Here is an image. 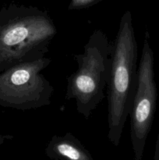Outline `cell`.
I'll use <instances>...</instances> for the list:
<instances>
[{"label":"cell","mask_w":159,"mask_h":160,"mask_svg":"<svg viewBox=\"0 0 159 160\" xmlns=\"http://www.w3.org/2000/svg\"><path fill=\"white\" fill-rule=\"evenodd\" d=\"M57 34L52 19L34 6L11 4L0 9V72L44 58Z\"/></svg>","instance_id":"cell-1"},{"label":"cell","mask_w":159,"mask_h":160,"mask_svg":"<svg viewBox=\"0 0 159 160\" xmlns=\"http://www.w3.org/2000/svg\"><path fill=\"white\" fill-rule=\"evenodd\" d=\"M113 45L108 85V138L111 143L118 146L132 109L138 83V46L129 10L122 16Z\"/></svg>","instance_id":"cell-2"},{"label":"cell","mask_w":159,"mask_h":160,"mask_svg":"<svg viewBox=\"0 0 159 160\" xmlns=\"http://www.w3.org/2000/svg\"><path fill=\"white\" fill-rule=\"evenodd\" d=\"M113 46L105 33L97 29L84 45V52L73 55L78 67L66 78L65 98L74 99L77 112L87 120L104 98L111 77Z\"/></svg>","instance_id":"cell-3"},{"label":"cell","mask_w":159,"mask_h":160,"mask_svg":"<svg viewBox=\"0 0 159 160\" xmlns=\"http://www.w3.org/2000/svg\"><path fill=\"white\" fill-rule=\"evenodd\" d=\"M51 62L44 57L0 72V106L26 111L49 106L55 89L41 72Z\"/></svg>","instance_id":"cell-4"},{"label":"cell","mask_w":159,"mask_h":160,"mask_svg":"<svg viewBox=\"0 0 159 160\" xmlns=\"http://www.w3.org/2000/svg\"><path fill=\"white\" fill-rule=\"evenodd\" d=\"M157 90L154 81V56L146 31L138 66V83L130 112V140L134 160H143V152L157 106Z\"/></svg>","instance_id":"cell-5"},{"label":"cell","mask_w":159,"mask_h":160,"mask_svg":"<svg viewBox=\"0 0 159 160\" xmlns=\"http://www.w3.org/2000/svg\"><path fill=\"white\" fill-rule=\"evenodd\" d=\"M45 152L52 160H94L80 141L70 132L52 136Z\"/></svg>","instance_id":"cell-6"},{"label":"cell","mask_w":159,"mask_h":160,"mask_svg":"<svg viewBox=\"0 0 159 160\" xmlns=\"http://www.w3.org/2000/svg\"><path fill=\"white\" fill-rule=\"evenodd\" d=\"M101 0H71L69 5V10H76V9H84L89 6L96 4Z\"/></svg>","instance_id":"cell-7"},{"label":"cell","mask_w":159,"mask_h":160,"mask_svg":"<svg viewBox=\"0 0 159 160\" xmlns=\"http://www.w3.org/2000/svg\"><path fill=\"white\" fill-rule=\"evenodd\" d=\"M154 160H159V130H158V134H157V141H156V144H155V150H154Z\"/></svg>","instance_id":"cell-8"},{"label":"cell","mask_w":159,"mask_h":160,"mask_svg":"<svg viewBox=\"0 0 159 160\" xmlns=\"http://www.w3.org/2000/svg\"><path fill=\"white\" fill-rule=\"evenodd\" d=\"M12 138V136L11 135H2V134H0V145H2V142H4L6 139H11Z\"/></svg>","instance_id":"cell-9"}]
</instances>
